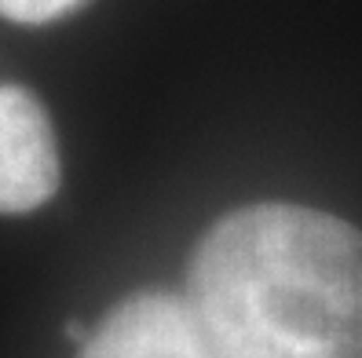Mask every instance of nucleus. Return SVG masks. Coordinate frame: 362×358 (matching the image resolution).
Instances as JSON below:
<instances>
[{
  "instance_id": "2",
  "label": "nucleus",
  "mask_w": 362,
  "mask_h": 358,
  "mask_svg": "<svg viewBox=\"0 0 362 358\" xmlns=\"http://www.w3.org/2000/svg\"><path fill=\"white\" fill-rule=\"evenodd\" d=\"M59 146L40 99L0 84V216L33 213L59 191Z\"/></svg>"
},
{
  "instance_id": "4",
  "label": "nucleus",
  "mask_w": 362,
  "mask_h": 358,
  "mask_svg": "<svg viewBox=\"0 0 362 358\" xmlns=\"http://www.w3.org/2000/svg\"><path fill=\"white\" fill-rule=\"evenodd\" d=\"M81 4L84 0H0V18L23 23V26H40V23L70 15Z\"/></svg>"
},
{
  "instance_id": "1",
  "label": "nucleus",
  "mask_w": 362,
  "mask_h": 358,
  "mask_svg": "<svg viewBox=\"0 0 362 358\" xmlns=\"http://www.w3.org/2000/svg\"><path fill=\"white\" fill-rule=\"evenodd\" d=\"M205 358H362V230L260 201L220 216L187 267Z\"/></svg>"
},
{
  "instance_id": "3",
  "label": "nucleus",
  "mask_w": 362,
  "mask_h": 358,
  "mask_svg": "<svg viewBox=\"0 0 362 358\" xmlns=\"http://www.w3.org/2000/svg\"><path fill=\"white\" fill-rule=\"evenodd\" d=\"M77 358H205L183 297L136 292L117 304Z\"/></svg>"
}]
</instances>
